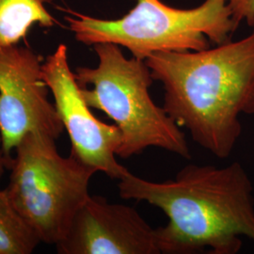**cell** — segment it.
Listing matches in <instances>:
<instances>
[{
	"mask_svg": "<svg viewBox=\"0 0 254 254\" xmlns=\"http://www.w3.org/2000/svg\"><path fill=\"white\" fill-rule=\"evenodd\" d=\"M120 196L161 209L168 223L155 229L160 254H236L241 237L254 243V188L244 167L190 164L173 180L148 181L128 171Z\"/></svg>",
	"mask_w": 254,
	"mask_h": 254,
	"instance_id": "cell-1",
	"label": "cell"
},
{
	"mask_svg": "<svg viewBox=\"0 0 254 254\" xmlns=\"http://www.w3.org/2000/svg\"><path fill=\"white\" fill-rule=\"evenodd\" d=\"M54 0H0V47L18 45L31 27H52L58 21L46 9Z\"/></svg>",
	"mask_w": 254,
	"mask_h": 254,
	"instance_id": "cell-9",
	"label": "cell"
},
{
	"mask_svg": "<svg viewBox=\"0 0 254 254\" xmlns=\"http://www.w3.org/2000/svg\"><path fill=\"white\" fill-rule=\"evenodd\" d=\"M93 49L97 66L77 67L74 75L87 104L106 113L120 129L116 155L127 159L155 147L191 158L186 134L150 95L154 80L145 61L128 59L114 44H97Z\"/></svg>",
	"mask_w": 254,
	"mask_h": 254,
	"instance_id": "cell-3",
	"label": "cell"
},
{
	"mask_svg": "<svg viewBox=\"0 0 254 254\" xmlns=\"http://www.w3.org/2000/svg\"><path fill=\"white\" fill-rule=\"evenodd\" d=\"M43 73L58 115L71 139V154L109 178L120 180L128 172L116 160L122 141L120 129L116 125L102 122L91 112L70 67L67 46L61 44L46 58Z\"/></svg>",
	"mask_w": 254,
	"mask_h": 254,
	"instance_id": "cell-7",
	"label": "cell"
},
{
	"mask_svg": "<svg viewBox=\"0 0 254 254\" xmlns=\"http://www.w3.org/2000/svg\"><path fill=\"white\" fill-rule=\"evenodd\" d=\"M123 17L95 18L66 9L64 19L77 42L85 46L109 43L145 61L157 52L206 49L231 40L237 27L226 0H205L194 9H182L161 0H136Z\"/></svg>",
	"mask_w": 254,
	"mask_h": 254,
	"instance_id": "cell-4",
	"label": "cell"
},
{
	"mask_svg": "<svg viewBox=\"0 0 254 254\" xmlns=\"http://www.w3.org/2000/svg\"><path fill=\"white\" fill-rule=\"evenodd\" d=\"M41 243L9 199L6 190H0V254H30Z\"/></svg>",
	"mask_w": 254,
	"mask_h": 254,
	"instance_id": "cell-10",
	"label": "cell"
},
{
	"mask_svg": "<svg viewBox=\"0 0 254 254\" xmlns=\"http://www.w3.org/2000/svg\"><path fill=\"white\" fill-rule=\"evenodd\" d=\"M43 64L42 56L27 46L0 47V139L9 166L11 153L27 134L43 133L57 139L64 132L48 97Z\"/></svg>",
	"mask_w": 254,
	"mask_h": 254,
	"instance_id": "cell-6",
	"label": "cell"
},
{
	"mask_svg": "<svg viewBox=\"0 0 254 254\" xmlns=\"http://www.w3.org/2000/svg\"><path fill=\"white\" fill-rule=\"evenodd\" d=\"M56 247L60 254H160L155 229L136 209L91 195Z\"/></svg>",
	"mask_w": 254,
	"mask_h": 254,
	"instance_id": "cell-8",
	"label": "cell"
},
{
	"mask_svg": "<svg viewBox=\"0 0 254 254\" xmlns=\"http://www.w3.org/2000/svg\"><path fill=\"white\" fill-rule=\"evenodd\" d=\"M226 2L236 27L242 21H245L248 26L254 27V0H226Z\"/></svg>",
	"mask_w": 254,
	"mask_h": 254,
	"instance_id": "cell-11",
	"label": "cell"
},
{
	"mask_svg": "<svg viewBox=\"0 0 254 254\" xmlns=\"http://www.w3.org/2000/svg\"><path fill=\"white\" fill-rule=\"evenodd\" d=\"M55 138L29 133L15 149L6 191L41 242L57 245L90 196L96 170L73 154H59Z\"/></svg>",
	"mask_w": 254,
	"mask_h": 254,
	"instance_id": "cell-5",
	"label": "cell"
},
{
	"mask_svg": "<svg viewBox=\"0 0 254 254\" xmlns=\"http://www.w3.org/2000/svg\"><path fill=\"white\" fill-rule=\"evenodd\" d=\"M6 168H9V162L3 152L2 145H1V139H0V178L2 177Z\"/></svg>",
	"mask_w": 254,
	"mask_h": 254,
	"instance_id": "cell-12",
	"label": "cell"
},
{
	"mask_svg": "<svg viewBox=\"0 0 254 254\" xmlns=\"http://www.w3.org/2000/svg\"><path fill=\"white\" fill-rule=\"evenodd\" d=\"M164 88L163 108L194 142L218 158L234 151L241 115H254V30L198 51L157 52L145 60Z\"/></svg>",
	"mask_w": 254,
	"mask_h": 254,
	"instance_id": "cell-2",
	"label": "cell"
}]
</instances>
